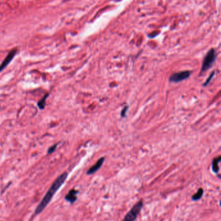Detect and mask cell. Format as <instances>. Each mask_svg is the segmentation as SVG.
<instances>
[{
    "label": "cell",
    "instance_id": "6da1fadb",
    "mask_svg": "<svg viewBox=\"0 0 221 221\" xmlns=\"http://www.w3.org/2000/svg\"><path fill=\"white\" fill-rule=\"evenodd\" d=\"M67 177V173L64 172L62 173L59 177L56 178V179L54 181V182L52 184L51 186L50 187V188L46 193V194L45 195L44 197L40 202L38 206L36 207L35 209V214L38 215L41 213L44 209L47 207V206L49 204V202L51 201L52 198L55 195V194L56 193L60 188V187L62 186L64 182L66 180Z\"/></svg>",
    "mask_w": 221,
    "mask_h": 221
},
{
    "label": "cell",
    "instance_id": "7a4b0ae2",
    "mask_svg": "<svg viewBox=\"0 0 221 221\" xmlns=\"http://www.w3.org/2000/svg\"><path fill=\"white\" fill-rule=\"evenodd\" d=\"M217 58V53L216 50L214 49H211L208 51L207 54L206 55L204 59L200 73L206 72L213 65L215 60Z\"/></svg>",
    "mask_w": 221,
    "mask_h": 221
},
{
    "label": "cell",
    "instance_id": "3957f363",
    "mask_svg": "<svg viewBox=\"0 0 221 221\" xmlns=\"http://www.w3.org/2000/svg\"><path fill=\"white\" fill-rule=\"evenodd\" d=\"M143 207V202L140 200L137 203H135L130 210L127 213L123 221H135L138 218L141 209Z\"/></svg>",
    "mask_w": 221,
    "mask_h": 221
},
{
    "label": "cell",
    "instance_id": "277c9868",
    "mask_svg": "<svg viewBox=\"0 0 221 221\" xmlns=\"http://www.w3.org/2000/svg\"><path fill=\"white\" fill-rule=\"evenodd\" d=\"M190 75H191V72L189 71H185L174 73L170 76L169 81L171 82H174V83L180 82L186 80V79H188L190 76Z\"/></svg>",
    "mask_w": 221,
    "mask_h": 221
},
{
    "label": "cell",
    "instance_id": "5b68a950",
    "mask_svg": "<svg viewBox=\"0 0 221 221\" xmlns=\"http://www.w3.org/2000/svg\"><path fill=\"white\" fill-rule=\"evenodd\" d=\"M17 52H18V49H14L9 52V53L7 54L6 57H5L4 60L2 62V64H0V72H2L5 68L8 66V65L11 62V61H12L14 58Z\"/></svg>",
    "mask_w": 221,
    "mask_h": 221
},
{
    "label": "cell",
    "instance_id": "8992f818",
    "mask_svg": "<svg viewBox=\"0 0 221 221\" xmlns=\"http://www.w3.org/2000/svg\"><path fill=\"white\" fill-rule=\"evenodd\" d=\"M105 161V157H101V158L97 160L93 166L90 168L87 171V175H92L95 173L96 171H97L98 170L101 168L102 165L103 164V162Z\"/></svg>",
    "mask_w": 221,
    "mask_h": 221
},
{
    "label": "cell",
    "instance_id": "52a82bcc",
    "mask_svg": "<svg viewBox=\"0 0 221 221\" xmlns=\"http://www.w3.org/2000/svg\"><path fill=\"white\" fill-rule=\"evenodd\" d=\"M78 191L76 190H74V189H72L68 193H67L66 197H65V199L67 201L69 202L71 204L74 203L77 199V195L78 194Z\"/></svg>",
    "mask_w": 221,
    "mask_h": 221
},
{
    "label": "cell",
    "instance_id": "ba28073f",
    "mask_svg": "<svg viewBox=\"0 0 221 221\" xmlns=\"http://www.w3.org/2000/svg\"><path fill=\"white\" fill-rule=\"evenodd\" d=\"M220 162V157H219L218 158H215L214 160L212 162V170L215 173H218L219 171V164Z\"/></svg>",
    "mask_w": 221,
    "mask_h": 221
},
{
    "label": "cell",
    "instance_id": "9c48e42d",
    "mask_svg": "<svg viewBox=\"0 0 221 221\" xmlns=\"http://www.w3.org/2000/svg\"><path fill=\"white\" fill-rule=\"evenodd\" d=\"M203 194H204V190L202 188H199L196 193H195L192 196L191 199L194 201H197L198 200H200L202 197Z\"/></svg>",
    "mask_w": 221,
    "mask_h": 221
},
{
    "label": "cell",
    "instance_id": "30bf717a",
    "mask_svg": "<svg viewBox=\"0 0 221 221\" xmlns=\"http://www.w3.org/2000/svg\"><path fill=\"white\" fill-rule=\"evenodd\" d=\"M48 96H49V94L48 93L44 96L43 98H42L38 102V104H37L38 107L40 109H44L45 108V106H46V98L48 97Z\"/></svg>",
    "mask_w": 221,
    "mask_h": 221
},
{
    "label": "cell",
    "instance_id": "8fae6325",
    "mask_svg": "<svg viewBox=\"0 0 221 221\" xmlns=\"http://www.w3.org/2000/svg\"><path fill=\"white\" fill-rule=\"evenodd\" d=\"M57 145H58V144H55L54 145H53L51 147H50L49 148V149H48V154L50 155V154L53 153L56 150V146H57Z\"/></svg>",
    "mask_w": 221,
    "mask_h": 221
},
{
    "label": "cell",
    "instance_id": "7c38bea8",
    "mask_svg": "<svg viewBox=\"0 0 221 221\" xmlns=\"http://www.w3.org/2000/svg\"><path fill=\"white\" fill-rule=\"evenodd\" d=\"M214 74H215V72H213L211 73V75L210 76H209V77L207 79L206 82L204 83V86H207V85L209 83V82L211 81V80L212 79V78L214 76Z\"/></svg>",
    "mask_w": 221,
    "mask_h": 221
},
{
    "label": "cell",
    "instance_id": "4fadbf2b",
    "mask_svg": "<svg viewBox=\"0 0 221 221\" xmlns=\"http://www.w3.org/2000/svg\"><path fill=\"white\" fill-rule=\"evenodd\" d=\"M128 108V107H127V106H126V107H124V108L122 110V112H121V116H125V115H126V112H127V109Z\"/></svg>",
    "mask_w": 221,
    "mask_h": 221
}]
</instances>
